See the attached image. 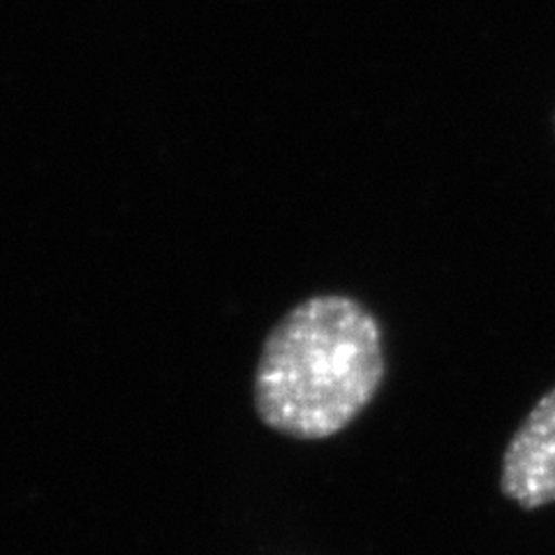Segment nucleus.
<instances>
[{"label":"nucleus","mask_w":555,"mask_h":555,"mask_svg":"<svg viewBox=\"0 0 555 555\" xmlns=\"http://www.w3.org/2000/svg\"><path fill=\"white\" fill-rule=\"evenodd\" d=\"M382 379L377 318L345 294H320L294 306L267 336L255 371V410L287 438L324 440L371 405Z\"/></svg>","instance_id":"f257e3e1"},{"label":"nucleus","mask_w":555,"mask_h":555,"mask_svg":"<svg viewBox=\"0 0 555 555\" xmlns=\"http://www.w3.org/2000/svg\"><path fill=\"white\" fill-rule=\"evenodd\" d=\"M500 486L524 509L555 502V387L530 410L509 440Z\"/></svg>","instance_id":"f03ea898"}]
</instances>
